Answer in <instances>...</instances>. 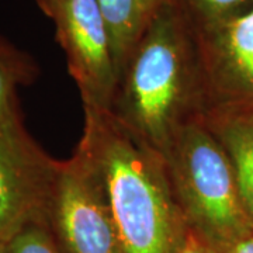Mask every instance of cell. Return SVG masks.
<instances>
[{
  "mask_svg": "<svg viewBox=\"0 0 253 253\" xmlns=\"http://www.w3.org/2000/svg\"><path fill=\"white\" fill-rule=\"evenodd\" d=\"M173 253H225L221 245L212 242L187 224L180 242Z\"/></svg>",
  "mask_w": 253,
  "mask_h": 253,
  "instance_id": "13",
  "label": "cell"
},
{
  "mask_svg": "<svg viewBox=\"0 0 253 253\" xmlns=\"http://www.w3.org/2000/svg\"><path fill=\"white\" fill-rule=\"evenodd\" d=\"M110 110L162 155L177 129L201 113L193 27L174 0L148 18Z\"/></svg>",
  "mask_w": 253,
  "mask_h": 253,
  "instance_id": "2",
  "label": "cell"
},
{
  "mask_svg": "<svg viewBox=\"0 0 253 253\" xmlns=\"http://www.w3.org/2000/svg\"><path fill=\"white\" fill-rule=\"evenodd\" d=\"M109 30L118 81L144 33L148 17L138 0H97Z\"/></svg>",
  "mask_w": 253,
  "mask_h": 253,
  "instance_id": "9",
  "label": "cell"
},
{
  "mask_svg": "<svg viewBox=\"0 0 253 253\" xmlns=\"http://www.w3.org/2000/svg\"><path fill=\"white\" fill-rule=\"evenodd\" d=\"M9 253H62L45 224H33L18 232L9 244Z\"/></svg>",
  "mask_w": 253,
  "mask_h": 253,
  "instance_id": "12",
  "label": "cell"
},
{
  "mask_svg": "<svg viewBox=\"0 0 253 253\" xmlns=\"http://www.w3.org/2000/svg\"><path fill=\"white\" fill-rule=\"evenodd\" d=\"M83 107L76 151L99 179L123 253H173L187 222L163 155L111 110Z\"/></svg>",
  "mask_w": 253,
  "mask_h": 253,
  "instance_id": "1",
  "label": "cell"
},
{
  "mask_svg": "<svg viewBox=\"0 0 253 253\" xmlns=\"http://www.w3.org/2000/svg\"><path fill=\"white\" fill-rule=\"evenodd\" d=\"M37 3V6L41 9V11L45 14L46 17L52 18L54 17L55 9L58 6V1L59 0H34Z\"/></svg>",
  "mask_w": 253,
  "mask_h": 253,
  "instance_id": "15",
  "label": "cell"
},
{
  "mask_svg": "<svg viewBox=\"0 0 253 253\" xmlns=\"http://www.w3.org/2000/svg\"><path fill=\"white\" fill-rule=\"evenodd\" d=\"M36 65L6 38L0 36V124L21 120L17 107L18 84L34 81Z\"/></svg>",
  "mask_w": 253,
  "mask_h": 253,
  "instance_id": "10",
  "label": "cell"
},
{
  "mask_svg": "<svg viewBox=\"0 0 253 253\" xmlns=\"http://www.w3.org/2000/svg\"><path fill=\"white\" fill-rule=\"evenodd\" d=\"M201 116L231 159L241 199L253 224V110L207 109Z\"/></svg>",
  "mask_w": 253,
  "mask_h": 253,
  "instance_id": "8",
  "label": "cell"
},
{
  "mask_svg": "<svg viewBox=\"0 0 253 253\" xmlns=\"http://www.w3.org/2000/svg\"><path fill=\"white\" fill-rule=\"evenodd\" d=\"M51 20L83 106L110 110L118 76L109 30L97 0H59Z\"/></svg>",
  "mask_w": 253,
  "mask_h": 253,
  "instance_id": "7",
  "label": "cell"
},
{
  "mask_svg": "<svg viewBox=\"0 0 253 253\" xmlns=\"http://www.w3.org/2000/svg\"><path fill=\"white\" fill-rule=\"evenodd\" d=\"M193 27L236 16L253 6V0H174Z\"/></svg>",
  "mask_w": 253,
  "mask_h": 253,
  "instance_id": "11",
  "label": "cell"
},
{
  "mask_svg": "<svg viewBox=\"0 0 253 253\" xmlns=\"http://www.w3.org/2000/svg\"><path fill=\"white\" fill-rule=\"evenodd\" d=\"M46 226L62 253H123L104 191L79 151L59 161Z\"/></svg>",
  "mask_w": 253,
  "mask_h": 253,
  "instance_id": "4",
  "label": "cell"
},
{
  "mask_svg": "<svg viewBox=\"0 0 253 253\" xmlns=\"http://www.w3.org/2000/svg\"><path fill=\"white\" fill-rule=\"evenodd\" d=\"M221 246L224 248L225 253H253V232Z\"/></svg>",
  "mask_w": 253,
  "mask_h": 253,
  "instance_id": "14",
  "label": "cell"
},
{
  "mask_svg": "<svg viewBox=\"0 0 253 253\" xmlns=\"http://www.w3.org/2000/svg\"><path fill=\"white\" fill-rule=\"evenodd\" d=\"M141 4V9L145 13V16L149 18V16L154 13L155 10L158 9L162 3L168 1V0H138Z\"/></svg>",
  "mask_w": 253,
  "mask_h": 253,
  "instance_id": "16",
  "label": "cell"
},
{
  "mask_svg": "<svg viewBox=\"0 0 253 253\" xmlns=\"http://www.w3.org/2000/svg\"><path fill=\"white\" fill-rule=\"evenodd\" d=\"M163 158L190 226L218 245L253 232L231 159L201 113L177 129Z\"/></svg>",
  "mask_w": 253,
  "mask_h": 253,
  "instance_id": "3",
  "label": "cell"
},
{
  "mask_svg": "<svg viewBox=\"0 0 253 253\" xmlns=\"http://www.w3.org/2000/svg\"><path fill=\"white\" fill-rule=\"evenodd\" d=\"M193 27V26H191ZM203 110H253V6L193 27Z\"/></svg>",
  "mask_w": 253,
  "mask_h": 253,
  "instance_id": "6",
  "label": "cell"
},
{
  "mask_svg": "<svg viewBox=\"0 0 253 253\" xmlns=\"http://www.w3.org/2000/svg\"><path fill=\"white\" fill-rule=\"evenodd\" d=\"M59 161L36 144L23 121L0 124V242L45 224Z\"/></svg>",
  "mask_w": 253,
  "mask_h": 253,
  "instance_id": "5",
  "label": "cell"
},
{
  "mask_svg": "<svg viewBox=\"0 0 253 253\" xmlns=\"http://www.w3.org/2000/svg\"><path fill=\"white\" fill-rule=\"evenodd\" d=\"M0 253H9L7 252V244L0 242Z\"/></svg>",
  "mask_w": 253,
  "mask_h": 253,
  "instance_id": "17",
  "label": "cell"
}]
</instances>
